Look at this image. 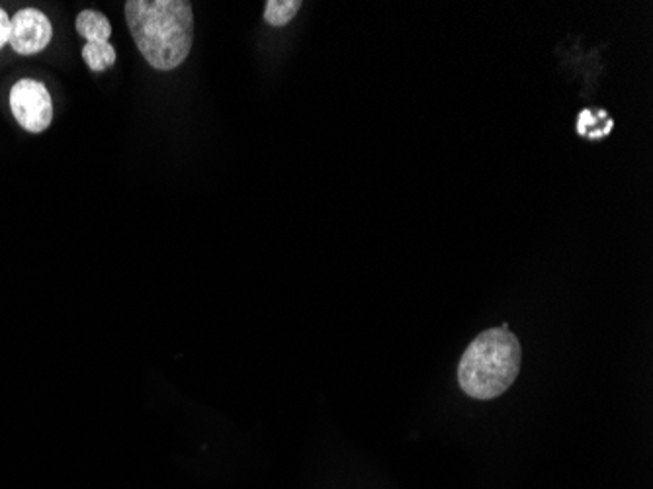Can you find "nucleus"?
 Returning <instances> with one entry per match:
<instances>
[{"label": "nucleus", "mask_w": 653, "mask_h": 489, "mask_svg": "<svg viewBox=\"0 0 653 489\" xmlns=\"http://www.w3.org/2000/svg\"><path fill=\"white\" fill-rule=\"evenodd\" d=\"M125 20L141 55L157 71L183 65L194 42V12L186 0H127Z\"/></svg>", "instance_id": "nucleus-1"}, {"label": "nucleus", "mask_w": 653, "mask_h": 489, "mask_svg": "<svg viewBox=\"0 0 653 489\" xmlns=\"http://www.w3.org/2000/svg\"><path fill=\"white\" fill-rule=\"evenodd\" d=\"M521 343L509 325L480 333L463 350L458 381L463 394L473 399L499 398L521 373Z\"/></svg>", "instance_id": "nucleus-2"}, {"label": "nucleus", "mask_w": 653, "mask_h": 489, "mask_svg": "<svg viewBox=\"0 0 653 489\" xmlns=\"http://www.w3.org/2000/svg\"><path fill=\"white\" fill-rule=\"evenodd\" d=\"M10 110L25 132L42 133L53 120V100L45 84L22 79L10 89Z\"/></svg>", "instance_id": "nucleus-3"}, {"label": "nucleus", "mask_w": 653, "mask_h": 489, "mask_svg": "<svg viewBox=\"0 0 653 489\" xmlns=\"http://www.w3.org/2000/svg\"><path fill=\"white\" fill-rule=\"evenodd\" d=\"M53 26L42 10L22 9L10 18V40L12 50L20 55H35L50 45Z\"/></svg>", "instance_id": "nucleus-4"}, {"label": "nucleus", "mask_w": 653, "mask_h": 489, "mask_svg": "<svg viewBox=\"0 0 653 489\" xmlns=\"http://www.w3.org/2000/svg\"><path fill=\"white\" fill-rule=\"evenodd\" d=\"M75 28L86 43H108L112 35L110 20L99 10H83L76 17Z\"/></svg>", "instance_id": "nucleus-5"}, {"label": "nucleus", "mask_w": 653, "mask_h": 489, "mask_svg": "<svg viewBox=\"0 0 653 489\" xmlns=\"http://www.w3.org/2000/svg\"><path fill=\"white\" fill-rule=\"evenodd\" d=\"M84 63L92 73H102L116 63V50L112 43H84Z\"/></svg>", "instance_id": "nucleus-6"}, {"label": "nucleus", "mask_w": 653, "mask_h": 489, "mask_svg": "<svg viewBox=\"0 0 653 489\" xmlns=\"http://www.w3.org/2000/svg\"><path fill=\"white\" fill-rule=\"evenodd\" d=\"M302 9L299 0H268L265 4V20L274 28L289 24Z\"/></svg>", "instance_id": "nucleus-7"}, {"label": "nucleus", "mask_w": 653, "mask_h": 489, "mask_svg": "<svg viewBox=\"0 0 653 489\" xmlns=\"http://www.w3.org/2000/svg\"><path fill=\"white\" fill-rule=\"evenodd\" d=\"M10 40V17L9 12L0 9V50L9 43Z\"/></svg>", "instance_id": "nucleus-8"}]
</instances>
